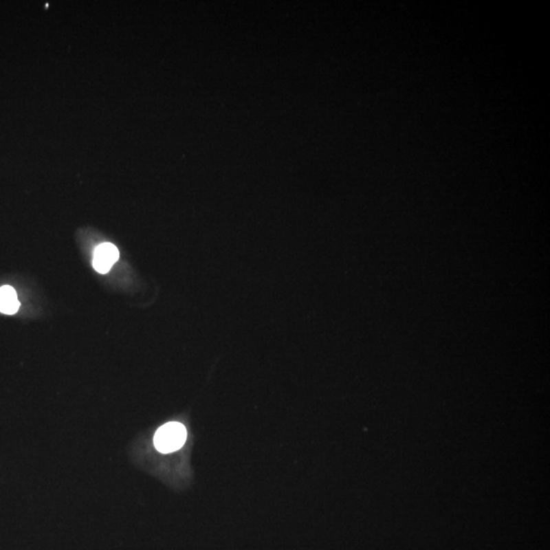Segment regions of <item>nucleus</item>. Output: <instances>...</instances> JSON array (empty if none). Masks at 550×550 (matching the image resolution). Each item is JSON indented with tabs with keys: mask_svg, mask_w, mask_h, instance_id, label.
<instances>
[{
	"mask_svg": "<svg viewBox=\"0 0 550 550\" xmlns=\"http://www.w3.org/2000/svg\"><path fill=\"white\" fill-rule=\"evenodd\" d=\"M187 439V430L182 423L169 422L160 427L154 435V446L162 454L179 450Z\"/></svg>",
	"mask_w": 550,
	"mask_h": 550,
	"instance_id": "1",
	"label": "nucleus"
},
{
	"mask_svg": "<svg viewBox=\"0 0 550 550\" xmlns=\"http://www.w3.org/2000/svg\"><path fill=\"white\" fill-rule=\"evenodd\" d=\"M120 258L118 248L110 243H103L95 249L93 266L99 274H105Z\"/></svg>",
	"mask_w": 550,
	"mask_h": 550,
	"instance_id": "2",
	"label": "nucleus"
},
{
	"mask_svg": "<svg viewBox=\"0 0 550 550\" xmlns=\"http://www.w3.org/2000/svg\"><path fill=\"white\" fill-rule=\"evenodd\" d=\"M19 308L20 302L14 287L10 285L0 287V312L12 315L18 312Z\"/></svg>",
	"mask_w": 550,
	"mask_h": 550,
	"instance_id": "3",
	"label": "nucleus"
}]
</instances>
